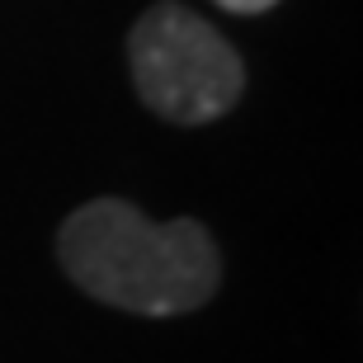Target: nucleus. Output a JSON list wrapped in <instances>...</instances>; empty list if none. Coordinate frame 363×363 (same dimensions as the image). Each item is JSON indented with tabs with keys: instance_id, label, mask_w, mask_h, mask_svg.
<instances>
[{
	"instance_id": "f257e3e1",
	"label": "nucleus",
	"mask_w": 363,
	"mask_h": 363,
	"mask_svg": "<svg viewBox=\"0 0 363 363\" xmlns=\"http://www.w3.org/2000/svg\"><path fill=\"white\" fill-rule=\"evenodd\" d=\"M57 255L81 293L137 316L199 311L222 283V255L203 222H151L123 199H94L62 222Z\"/></svg>"
},
{
	"instance_id": "f03ea898",
	"label": "nucleus",
	"mask_w": 363,
	"mask_h": 363,
	"mask_svg": "<svg viewBox=\"0 0 363 363\" xmlns=\"http://www.w3.org/2000/svg\"><path fill=\"white\" fill-rule=\"evenodd\" d=\"M128 67L142 104L165 123H213L245 90L236 48L194 10L161 0L128 33Z\"/></svg>"
},
{
	"instance_id": "7ed1b4c3",
	"label": "nucleus",
	"mask_w": 363,
	"mask_h": 363,
	"mask_svg": "<svg viewBox=\"0 0 363 363\" xmlns=\"http://www.w3.org/2000/svg\"><path fill=\"white\" fill-rule=\"evenodd\" d=\"M222 10H236V14H259V10H274L279 0H217Z\"/></svg>"
}]
</instances>
